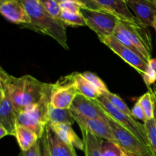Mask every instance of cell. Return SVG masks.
Segmentation results:
<instances>
[{
	"mask_svg": "<svg viewBox=\"0 0 156 156\" xmlns=\"http://www.w3.org/2000/svg\"><path fill=\"white\" fill-rule=\"evenodd\" d=\"M40 149H41V156H51L49 151L48 146H47L45 132L43 136L40 139Z\"/></svg>",
	"mask_w": 156,
	"mask_h": 156,
	"instance_id": "cell-33",
	"label": "cell"
},
{
	"mask_svg": "<svg viewBox=\"0 0 156 156\" xmlns=\"http://www.w3.org/2000/svg\"><path fill=\"white\" fill-rule=\"evenodd\" d=\"M150 1H152V2H154V0H150Z\"/></svg>",
	"mask_w": 156,
	"mask_h": 156,
	"instance_id": "cell-39",
	"label": "cell"
},
{
	"mask_svg": "<svg viewBox=\"0 0 156 156\" xmlns=\"http://www.w3.org/2000/svg\"><path fill=\"white\" fill-rule=\"evenodd\" d=\"M120 24L142 57L149 62L152 59V44L148 27L140 23H132L123 20H120Z\"/></svg>",
	"mask_w": 156,
	"mask_h": 156,
	"instance_id": "cell-6",
	"label": "cell"
},
{
	"mask_svg": "<svg viewBox=\"0 0 156 156\" xmlns=\"http://www.w3.org/2000/svg\"><path fill=\"white\" fill-rule=\"evenodd\" d=\"M48 120L50 124L66 123L73 125L76 122L71 109H60L50 105L48 110Z\"/></svg>",
	"mask_w": 156,
	"mask_h": 156,
	"instance_id": "cell-21",
	"label": "cell"
},
{
	"mask_svg": "<svg viewBox=\"0 0 156 156\" xmlns=\"http://www.w3.org/2000/svg\"><path fill=\"white\" fill-rule=\"evenodd\" d=\"M9 136V133L6 129H5L2 126L0 125V139H2L3 137Z\"/></svg>",
	"mask_w": 156,
	"mask_h": 156,
	"instance_id": "cell-36",
	"label": "cell"
},
{
	"mask_svg": "<svg viewBox=\"0 0 156 156\" xmlns=\"http://www.w3.org/2000/svg\"><path fill=\"white\" fill-rule=\"evenodd\" d=\"M0 12L5 19L14 24L24 26L30 24V18L21 0L1 1Z\"/></svg>",
	"mask_w": 156,
	"mask_h": 156,
	"instance_id": "cell-10",
	"label": "cell"
},
{
	"mask_svg": "<svg viewBox=\"0 0 156 156\" xmlns=\"http://www.w3.org/2000/svg\"><path fill=\"white\" fill-rule=\"evenodd\" d=\"M143 79L148 88L155 85L156 82V58H152L148 62Z\"/></svg>",
	"mask_w": 156,
	"mask_h": 156,
	"instance_id": "cell-26",
	"label": "cell"
},
{
	"mask_svg": "<svg viewBox=\"0 0 156 156\" xmlns=\"http://www.w3.org/2000/svg\"><path fill=\"white\" fill-rule=\"evenodd\" d=\"M15 138L21 152L28 151L40 140L39 136L34 132L22 126H17Z\"/></svg>",
	"mask_w": 156,
	"mask_h": 156,
	"instance_id": "cell-19",
	"label": "cell"
},
{
	"mask_svg": "<svg viewBox=\"0 0 156 156\" xmlns=\"http://www.w3.org/2000/svg\"><path fill=\"white\" fill-rule=\"evenodd\" d=\"M43 6L46 12H48L52 17L59 20V16L61 14V9L59 3L55 0H38Z\"/></svg>",
	"mask_w": 156,
	"mask_h": 156,
	"instance_id": "cell-28",
	"label": "cell"
},
{
	"mask_svg": "<svg viewBox=\"0 0 156 156\" xmlns=\"http://www.w3.org/2000/svg\"><path fill=\"white\" fill-rule=\"evenodd\" d=\"M82 75L88 82H91L102 94H105L109 91L105 82L101 79L99 76H98L94 73H91V72H83L82 73Z\"/></svg>",
	"mask_w": 156,
	"mask_h": 156,
	"instance_id": "cell-27",
	"label": "cell"
},
{
	"mask_svg": "<svg viewBox=\"0 0 156 156\" xmlns=\"http://www.w3.org/2000/svg\"><path fill=\"white\" fill-rule=\"evenodd\" d=\"M101 156H129L116 142L104 140L101 146Z\"/></svg>",
	"mask_w": 156,
	"mask_h": 156,
	"instance_id": "cell-22",
	"label": "cell"
},
{
	"mask_svg": "<svg viewBox=\"0 0 156 156\" xmlns=\"http://www.w3.org/2000/svg\"><path fill=\"white\" fill-rule=\"evenodd\" d=\"M152 27H154V29H155V33H156V18H155V21H154V23H153V26H152Z\"/></svg>",
	"mask_w": 156,
	"mask_h": 156,
	"instance_id": "cell-37",
	"label": "cell"
},
{
	"mask_svg": "<svg viewBox=\"0 0 156 156\" xmlns=\"http://www.w3.org/2000/svg\"><path fill=\"white\" fill-rule=\"evenodd\" d=\"M21 156H41L40 140L33 147L27 152H21Z\"/></svg>",
	"mask_w": 156,
	"mask_h": 156,
	"instance_id": "cell-34",
	"label": "cell"
},
{
	"mask_svg": "<svg viewBox=\"0 0 156 156\" xmlns=\"http://www.w3.org/2000/svg\"><path fill=\"white\" fill-rule=\"evenodd\" d=\"M85 156H101V146L105 140L87 131H82Z\"/></svg>",
	"mask_w": 156,
	"mask_h": 156,
	"instance_id": "cell-20",
	"label": "cell"
},
{
	"mask_svg": "<svg viewBox=\"0 0 156 156\" xmlns=\"http://www.w3.org/2000/svg\"><path fill=\"white\" fill-rule=\"evenodd\" d=\"M17 124L18 126H22L34 132L40 139L44 135L46 126H47V123H43L31 114L24 111L18 113Z\"/></svg>",
	"mask_w": 156,
	"mask_h": 156,
	"instance_id": "cell-18",
	"label": "cell"
},
{
	"mask_svg": "<svg viewBox=\"0 0 156 156\" xmlns=\"http://www.w3.org/2000/svg\"><path fill=\"white\" fill-rule=\"evenodd\" d=\"M154 2H155V4L156 5V0H154Z\"/></svg>",
	"mask_w": 156,
	"mask_h": 156,
	"instance_id": "cell-38",
	"label": "cell"
},
{
	"mask_svg": "<svg viewBox=\"0 0 156 156\" xmlns=\"http://www.w3.org/2000/svg\"><path fill=\"white\" fill-rule=\"evenodd\" d=\"M73 114L88 119H107L108 116L96 100H90L79 94L71 106Z\"/></svg>",
	"mask_w": 156,
	"mask_h": 156,
	"instance_id": "cell-11",
	"label": "cell"
},
{
	"mask_svg": "<svg viewBox=\"0 0 156 156\" xmlns=\"http://www.w3.org/2000/svg\"><path fill=\"white\" fill-rule=\"evenodd\" d=\"M99 40L101 42L110 48V50L120 56L124 62L135 69L142 76H143L148 62L144 60L138 53L120 44L114 36L99 38Z\"/></svg>",
	"mask_w": 156,
	"mask_h": 156,
	"instance_id": "cell-8",
	"label": "cell"
},
{
	"mask_svg": "<svg viewBox=\"0 0 156 156\" xmlns=\"http://www.w3.org/2000/svg\"><path fill=\"white\" fill-rule=\"evenodd\" d=\"M149 91H150V92L152 93V98H153L154 104H155V111H154V120H155V126H156V85H153L152 86L149 87Z\"/></svg>",
	"mask_w": 156,
	"mask_h": 156,
	"instance_id": "cell-35",
	"label": "cell"
},
{
	"mask_svg": "<svg viewBox=\"0 0 156 156\" xmlns=\"http://www.w3.org/2000/svg\"><path fill=\"white\" fill-rule=\"evenodd\" d=\"M73 117L80 127L81 131H87L96 136L108 141L115 142L111 126L107 119H88L73 114Z\"/></svg>",
	"mask_w": 156,
	"mask_h": 156,
	"instance_id": "cell-9",
	"label": "cell"
},
{
	"mask_svg": "<svg viewBox=\"0 0 156 156\" xmlns=\"http://www.w3.org/2000/svg\"><path fill=\"white\" fill-rule=\"evenodd\" d=\"M81 13L86 26L95 32L98 38L113 36L120 20L117 15L105 9L92 10L82 8Z\"/></svg>",
	"mask_w": 156,
	"mask_h": 156,
	"instance_id": "cell-4",
	"label": "cell"
},
{
	"mask_svg": "<svg viewBox=\"0 0 156 156\" xmlns=\"http://www.w3.org/2000/svg\"><path fill=\"white\" fill-rule=\"evenodd\" d=\"M79 94L73 83L72 74L63 76L53 84L50 105L60 109H70L73 102Z\"/></svg>",
	"mask_w": 156,
	"mask_h": 156,
	"instance_id": "cell-7",
	"label": "cell"
},
{
	"mask_svg": "<svg viewBox=\"0 0 156 156\" xmlns=\"http://www.w3.org/2000/svg\"><path fill=\"white\" fill-rule=\"evenodd\" d=\"M96 101L101 105L103 111H105V113L108 117L114 120L119 125H120L123 128H125L126 130L133 134L136 137L141 140L143 143H146V145L150 146L144 123L142 124L140 122L136 121L132 116H129L125 113H123L122 111H119L103 94Z\"/></svg>",
	"mask_w": 156,
	"mask_h": 156,
	"instance_id": "cell-3",
	"label": "cell"
},
{
	"mask_svg": "<svg viewBox=\"0 0 156 156\" xmlns=\"http://www.w3.org/2000/svg\"><path fill=\"white\" fill-rule=\"evenodd\" d=\"M102 9L117 15L120 20L132 23H140L130 12L125 0H93Z\"/></svg>",
	"mask_w": 156,
	"mask_h": 156,
	"instance_id": "cell-15",
	"label": "cell"
},
{
	"mask_svg": "<svg viewBox=\"0 0 156 156\" xmlns=\"http://www.w3.org/2000/svg\"><path fill=\"white\" fill-rule=\"evenodd\" d=\"M103 95L119 111H122L123 113H125V114H128L129 116H132L131 110L129 109V107L124 102V101L118 94H114V93H112L110 91H108V92L104 94Z\"/></svg>",
	"mask_w": 156,
	"mask_h": 156,
	"instance_id": "cell-25",
	"label": "cell"
},
{
	"mask_svg": "<svg viewBox=\"0 0 156 156\" xmlns=\"http://www.w3.org/2000/svg\"><path fill=\"white\" fill-rule=\"evenodd\" d=\"M137 21L145 27H152L156 18V5L150 0H125Z\"/></svg>",
	"mask_w": 156,
	"mask_h": 156,
	"instance_id": "cell-13",
	"label": "cell"
},
{
	"mask_svg": "<svg viewBox=\"0 0 156 156\" xmlns=\"http://www.w3.org/2000/svg\"><path fill=\"white\" fill-rule=\"evenodd\" d=\"M48 125L62 142L76 149L82 151L84 150L83 140L78 136L74 129L72 128V125L66 124V123H59V124L48 123Z\"/></svg>",
	"mask_w": 156,
	"mask_h": 156,
	"instance_id": "cell-16",
	"label": "cell"
},
{
	"mask_svg": "<svg viewBox=\"0 0 156 156\" xmlns=\"http://www.w3.org/2000/svg\"><path fill=\"white\" fill-rule=\"evenodd\" d=\"M21 1L30 18V24L26 27L50 37L62 48L69 50V47L65 24L46 12L38 0Z\"/></svg>",
	"mask_w": 156,
	"mask_h": 156,
	"instance_id": "cell-2",
	"label": "cell"
},
{
	"mask_svg": "<svg viewBox=\"0 0 156 156\" xmlns=\"http://www.w3.org/2000/svg\"><path fill=\"white\" fill-rule=\"evenodd\" d=\"M148 138L149 140V144L153 152L154 156H156V126L154 119L147 120L144 123Z\"/></svg>",
	"mask_w": 156,
	"mask_h": 156,
	"instance_id": "cell-29",
	"label": "cell"
},
{
	"mask_svg": "<svg viewBox=\"0 0 156 156\" xmlns=\"http://www.w3.org/2000/svg\"><path fill=\"white\" fill-rule=\"evenodd\" d=\"M131 113H132V117H134V118L143 120L144 123L147 121L146 114H145L141 105H140V102H139L138 101L136 102L135 105H134V106L133 107L132 109H131Z\"/></svg>",
	"mask_w": 156,
	"mask_h": 156,
	"instance_id": "cell-32",
	"label": "cell"
},
{
	"mask_svg": "<svg viewBox=\"0 0 156 156\" xmlns=\"http://www.w3.org/2000/svg\"><path fill=\"white\" fill-rule=\"evenodd\" d=\"M18 112L12 100L5 90L0 88V125L9 133V136H15Z\"/></svg>",
	"mask_w": 156,
	"mask_h": 156,
	"instance_id": "cell-12",
	"label": "cell"
},
{
	"mask_svg": "<svg viewBox=\"0 0 156 156\" xmlns=\"http://www.w3.org/2000/svg\"><path fill=\"white\" fill-rule=\"evenodd\" d=\"M47 85L30 75L15 77L2 67L0 69V88L6 91L18 113L37 105L44 96Z\"/></svg>",
	"mask_w": 156,
	"mask_h": 156,
	"instance_id": "cell-1",
	"label": "cell"
},
{
	"mask_svg": "<svg viewBox=\"0 0 156 156\" xmlns=\"http://www.w3.org/2000/svg\"><path fill=\"white\" fill-rule=\"evenodd\" d=\"M59 20L65 25L73 26H85V21L83 15L81 12L79 13H71L67 12H61Z\"/></svg>",
	"mask_w": 156,
	"mask_h": 156,
	"instance_id": "cell-23",
	"label": "cell"
},
{
	"mask_svg": "<svg viewBox=\"0 0 156 156\" xmlns=\"http://www.w3.org/2000/svg\"><path fill=\"white\" fill-rule=\"evenodd\" d=\"M45 136L51 156H78L75 148L62 142L48 124L46 126Z\"/></svg>",
	"mask_w": 156,
	"mask_h": 156,
	"instance_id": "cell-14",
	"label": "cell"
},
{
	"mask_svg": "<svg viewBox=\"0 0 156 156\" xmlns=\"http://www.w3.org/2000/svg\"><path fill=\"white\" fill-rule=\"evenodd\" d=\"M61 11L71 12V13H79L81 12L82 6L79 3L73 1H65L59 3Z\"/></svg>",
	"mask_w": 156,
	"mask_h": 156,
	"instance_id": "cell-30",
	"label": "cell"
},
{
	"mask_svg": "<svg viewBox=\"0 0 156 156\" xmlns=\"http://www.w3.org/2000/svg\"><path fill=\"white\" fill-rule=\"evenodd\" d=\"M55 1L57 2L58 3H61L65 1H73L79 3L84 9H92V10H101V9H104L93 0H55Z\"/></svg>",
	"mask_w": 156,
	"mask_h": 156,
	"instance_id": "cell-31",
	"label": "cell"
},
{
	"mask_svg": "<svg viewBox=\"0 0 156 156\" xmlns=\"http://www.w3.org/2000/svg\"><path fill=\"white\" fill-rule=\"evenodd\" d=\"M73 83L76 86L79 94H82L84 97L90 100H97L99 97L102 95L101 93L88 82L85 77L79 73H72Z\"/></svg>",
	"mask_w": 156,
	"mask_h": 156,
	"instance_id": "cell-17",
	"label": "cell"
},
{
	"mask_svg": "<svg viewBox=\"0 0 156 156\" xmlns=\"http://www.w3.org/2000/svg\"><path fill=\"white\" fill-rule=\"evenodd\" d=\"M108 122L115 142L129 156H154L150 146L143 143L110 117H108Z\"/></svg>",
	"mask_w": 156,
	"mask_h": 156,
	"instance_id": "cell-5",
	"label": "cell"
},
{
	"mask_svg": "<svg viewBox=\"0 0 156 156\" xmlns=\"http://www.w3.org/2000/svg\"><path fill=\"white\" fill-rule=\"evenodd\" d=\"M138 101L141 105L145 114H146L147 120L154 119V111H155V104H154L153 98L150 91L145 93L144 94L140 97Z\"/></svg>",
	"mask_w": 156,
	"mask_h": 156,
	"instance_id": "cell-24",
	"label": "cell"
}]
</instances>
